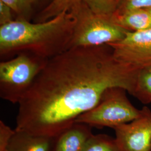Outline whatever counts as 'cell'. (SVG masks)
<instances>
[{"instance_id":"cell-1","label":"cell","mask_w":151,"mask_h":151,"mask_svg":"<svg viewBox=\"0 0 151 151\" xmlns=\"http://www.w3.org/2000/svg\"><path fill=\"white\" fill-rule=\"evenodd\" d=\"M139 71L109 45L69 49L49 59L20 100L15 130L55 139L109 88L135 93Z\"/></svg>"},{"instance_id":"cell-2","label":"cell","mask_w":151,"mask_h":151,"mask_svg":"<svg viewBox=\"0 0 151 151\" xmlns=\"http://www.w3.org/2000/svg\"><path fill=\"white\" fill-rule=\"evenodd\" d=\"M75 25L73 14L65 12L37 23L13 20L0 27L1 56L29 53L50 59L69 49Z\"/></svg>"},{"instance_id":"cell-3","label":"cell","mask_w":151,"mask_h":151,"mask_svg":"<svg viewBox=\"0 0 151 151\" xmlns=\"http://www.w3.org/2000/svg\"><path fill=\"white\" fill-rule=\"evenodd\" d=\"M70 12L75 25L69 49L109 45L120 41L125 35L126 29L111 19L95 14L83 2Z\"/></svg>"},{"instance_id":"cell-4","label":"cell","mask_w":151,"mask_h":151,"mask_svg":"<svg viewBox=\"0 0 151 151\" xmlns=\"http://www.w3.org/2000/svg\"><path fill=\"white\" fill-rule=\"evenodd\" d=\"M49 60V59H48ZM29 53L0 63V96L18 104L48 60Z\"/></svg>"},{"instance_id":"cell-5","label":"cell","mask_w":151,"mask_h":151,"mask_svg":"<svg viewBox=\"0 0 151 151\" xmlns=\"http://www.w3.org/2000/svg\"><path fill=\"white\" fill-rule=\"evenodd\" d=\"M127 90L121 87L109 88L104 92L97 105L76 119L75 123L91 127H110L113 129L129 123L140 113L127 96Z\"/></svg>"},{"instance_id":"cell-6","label":"cell","mask_w":151,"mask_h":151,"mask_svg":"<svg viewBox=\"0 0 151 151\" xmlns=\"http://www.w3.org/2000/svg\"><path fill=\"white\" fill-rule=\"evenodd\" d=\"M118 60L138 71L151 70V29L125 32L124 38L109 44Z\"/></svg>"},{"instance_id":"cell-7","label":"cell","mask_w":151,"mask_h":151,"mask_svg":"<svg viewBox=\"0 0 151 151\" xmlns=\"http://www.w3.org/2000/svg\"><path fill=\"white\" fill-rule=\"evenodd\" d=\"M113 129L120 151H151V110L148 107L143 106L132 122Z\"/></svg>"},{"instance_id":"cell-8","label":"cell","mask_w":151,"mask_h":151,"mask_svg":"<svg viewBox=\"0 0 151 151\" xmlns=\"http://www.w3.org/2000/svg\"><path fill=\"white\" fill-rule=\"evenodd\" d=\"M90 126L75 123L55 138L52 151H82L93 135Z\"/></svg>"},{"instance_id":"cell-9","label":"cell","mask_w":151,"mask_h":151,"mask_svg":"<svg viewBox=\"0 0 151 151\" xmlns=\"http://www.w3.org/2000/svg\"><path fill=\"white\" fill-rule=\"evenodd\" d=\"M8 145L9 151H52L55 139L33 135L14 130Z\"/></svg>"},{"instance_id":"cell-10","label":"cell","mask_w":151,"mask_h":151,"mask_svg":"<svg viewBox=\"0 0 151 151\" xmlns=\"http://www.w3.org/2000/svg\"><path fill=\"white\" fill-rule=\"evenodd\" d=\"M111 19L126 30L140 31L151 29V14L147 9H134L116 12Z\"/></svg>"},{"instance_id":"cell-11","label":"cell","mask_w":151,"mask_h":151,"mask_svg":"<svg viewBox=\"0 0 151 151\" xmlns=\"http://www.w3.org/2000/svg\"><path fill=\"white\" fill-rule=\"evenodd\" d=\"M82 0H52L38 16V22H46L60 14L61 13L70 12Z\"/></svg>"},{"instance_id":"cell-12","label":"cell","mask_w":151,"mask_h":151,"mask_svg":"<svg viewBox=\"0 0 151 151\" xmlns=\"http://www.w3.org/2000/svg\"><path fill=\"white\" fill-rule=\"evenodd\" d=\"M82 151H120L115 139L106 134L92 135Z\"/></svg>"},{"instance_id":"cell-13","label":"cell","mask_w":151,"mask_h":151,"mask_svg":"<svg viewBox=\"0 0 151 151\" xmlns=\"http://www.w3.org/2000/svg\"><path fill=\"white\" fill-rule=\"evenodd\" d=\"M134 96L143 104L151 103V70L139 72Z\"/></svg>"},{"instance_id":"cell-14","label":"cell","mask_w":151,"mask_h":151,"mask_svg":"<svg viewBox=\"0 0 151 151\" xmlns=\"http://www.w3.org/2000/svg\"><path fill=\"white\" fill-rule=\"evenodd\" d=\"M95 14L111 19L116 13L118 0H82Z\"/></svg>"},{"instance_id":"cell-15","label":"cell","mask_w":151,"mask_h":151,"mask_svg":"<svg viewBox=\"0 0 151 151\" xmlns=\"http://www.w3.org/2000/svg\"><path fill=\"white\" fill-rule=\"evenodd\" d=\"M151 7V0H118L116 12L134 9H148Z\"/></svg>"},{"instance_id":"cell-16","label":"cell","mask_w":151,"mask_h":151,"mask_svg":"<svg viewBox=\"0 0 151 151\" xmlns=\"http://www.w3.org/2000/svg\"><path fill=\"white\" fill-rule=\"evenodd\" d=\"M14 132L3 121H0V151H9L8 145Z\"/></svg>"},{"instance_id":"cell-17","label":"cell","mask_w":151,"mask_h":151,"mask_svg":"<svg viewBox=\"0 0 151 151\" xmlns=\"http://www.w3.org/2000/svg\"><path fill=\"white\" fill-rule=\"evenodd\" d=\"M12 10L9 6L0 1V25L1 26L7 24L13 21Z\"/></svg>"},{"instance_id":"cell-18","label":"cell","mask_w":151,"mask_h":151,"mask_svg":"<svg viewBox=\"0 0 151 151\" xmlns=\"http://www.w3.org/2000/svg\"><path fill=\"white\" fill-rule=\"evenodd\" d=\"M40 0H19L20 14L19 15H25L27 14Z\"/></svg>"},{"instance_id":"cell-19","label":"cell","mask_w":151,"mask_h":151,"mask_svg":"<svg viewBox=\"0 0 151 151\" xmlns=\"http://www.w3.org/2000/svg\"><path fill=\"white\" fill-rule=\"evenodd\" d=\"M6 5L10 7L12 11L16 14H20V7H19V0H0Z\"/></svg>"},{"instance_id":"cell-20","label":"cell","mask_w":151,"mask_h":151,"mask_svg":"<svg viewBox=\"0 0 151 151\" xmlns=\"http://www.w3.org/2000/svg\"><path fill=\"white\" fill-rule=\"evenodd\" d=\"M147 9L148 10V11H149V12H150V13L151 14V7H150V8H148V9Z\"/></svg>"},{"instance_id":"cell-21","label":"cell","mask_w":151,"mask_h":151,"mask_svg":"<svg viewBox=\"0 0 151 151\" xmlns=\"http://www.w3.org/2000/svg\"></svg>"}]
</instances>
